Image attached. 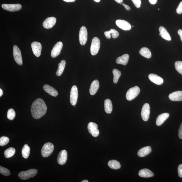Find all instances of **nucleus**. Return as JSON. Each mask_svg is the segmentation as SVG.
Returning <instances> with one entry per match:
<instances>
[{
  "label": "nucleus",
  "mask_w": 182,
  "mask_h": 182,
  "mask_svg": "<svg viewBox=\"0 0 182 182\" xmlns=\"http://www.w3.org/2000/svg\"><path fill=\"white\" fill-rule=\"evenodd\" d=\"M47 111V107L43 99L40 98L37 99L32 105L31 111L34 119H40L46 114Z\"/></svg>",
  "instance_id": "f257e3e1"
},
{
  "label": "nucleus",
  "mask_w": 182,
  "mask_h": 182,
  "mask_svg": "<svg viewBox=\"0 0 182 182\" xmlns=\"http://www.w3.org/2000/svg\"><path fill=\"white\" fill-rule=\"evenodd\" d=\"M38 173L36 169H31L25 171H22L18 174L20 178L22 180H27L31 178H33Z\"/></svg>",
  "instance_id": "f03ea898"
},
{
  "label": "nucleus",
  "mask_w": 182,
  "mask_h": 182,
  "mask_svg": "<svg viewBox=\"0 0 182 182\" xmlns=\"http://www.w3.org/2000/svg\"><path fill=\"white\" fill-rule=\"evenodd\" d=\"M54 149V146L50 142L47 143L44 145L41 150V154L43 157L50 156L52 154Z\"/></svg>",
  "instance_id": "7ed1b4c3"
},
{
  "label": "nucleus",
  "mask_w": 182,
  "mask_h": 182,
  "mask_svg": "<svg viewBox=\"0 0 182 182\" xmlns=\"http://www.w3.org/2000/svg\"><path fill=\"white\" fill-rule=\"evenodd\" d=\"M140 91V88L137 86L130 88L126 93L127 99L129 101L134 99L139 94Z\"/></svg>",
  "instance_id": "20e7f679"
},
{
  "label": "nucleus",
  "mask_w": 182,
  "mask_h": 182,
  "mask_svg": "<svg viewBox=\"0 0 182 182\" xmlns=\"http://www.w3.org/2000/svg\"><path fill=\"white\" fill-rule=\"evenodd\" d=\"M100 46V39L96 37L93 38L90 47V52L92 55H97L99 50Z\"/></svg>",
  "instance_id": "39448f33"
},
{
  "label": "nucleus",
  "mask_w": 182,
  "mask_h": 182,
  "mask_svg": "<svg viewBox=\"0 0 182 182\" xmlns=\"http://www.w3.org/2000/svg\"><path fill=\"white\" fill-rule=\"evenodd\" d=\"M13 54L15 60L19 65L23 64L21 54L20 50L16 45H14L13 48Z\"/></svg>",
  "instance_id": "423d86ee"
},
{
  "label": "nucleus",
  "mask_w": 182,
  "mask_h": 182,
  "mask_svg": "<svg viewBox=\"0 0 182 182\" xmlns=\"http://www.w3.org/2000/svg\"><path fill=\"white\" fill-rule=\"evenodd\" d=\"M78 96V88L77 86L74 85L71 88L70 95V101L72 105L75 106L77 104Z\"/></svg>",
  "instance_id": "0eeeda50"
},
{
  "label": "nucleus",
  "mask_w": 182,
  "mask_h": 182,
  "mask_svg": "<svg viewBox=\"0 0 182 182\" xmlns=\"http://www.w3.org/2000/svg\"><path fill=\"white\" fill-rule=\"evenodd\" d=\"M88 33L87 28L84 26L81 28L79 34V40L81 45H84L87 40Z\"/></svg>",
  "instance_id": "6e6552de"
},
{
  "label": "nucleus",
  "mask_w": 182,
  "mask_h": 182,
  "mask_svg": "<svg viewBox=\"0 0 182 182\" xmlns=\"http://www.w3.org/2000/svg\"><path fill=\"white\" fill-rule=\"evenodd\" d=\"M2 7L6 11L14 12L20 10L22 8V6L20 4H4L2 5Z\"/></svg>",
  "instance_id": "1a4fd4ad"
},
{
  "label": "nucleus",
  "mask_w": 182,
  "mask_h": 182,
  "mask_svg": "<svg viewBox=\"0 0 182 182\" xmlns=\"http://www.w3.org/2000/svg\"><path fill=\"white\" fill-rule=\"evenodd\" d=\"M98 128V125L94 122H90L88 124V131L93 137H97L99 136V131Z\"/></svg>",
  "instance_id": "9d476101"
},
{
  "label": "nucleus",
  "mask_w": 182,
  "mask_h": 182,
  "mask_svg": "<svg viewBox=\"0 0 182 182\" xmlns=\"http://www.w3.org/2000/svg\"><path fill=\"white\" fill-rule=\"evenodd\" d=\"M150 106L148 103L145 104L142 108L141 117L144 121L146 122L149 119L150 114Z\"/></svg>",
  "instance_id": "9b49d317"
},
{
  "label": "nucleus",
  "mask_w": 182,
  "mask_h": 182,
  "mask_svg": "<svg viewBox=\"0 0 182 182\" xmlns=\"http://www.w3.org/2000/svg\"><path fill=\"white\" fill-rule=\"evenodd\" d=\"M63 47L62 42L59 41L55 44L51 51V56L53 58H55L60 55Z\"/></svg>",
  "instance_id": "f8f14e48"
},
{
  "label": "nucleus",
  "mask_w": 182,
  "mask_h": 182,
  "mask_svg": "<svg viewBox=\"0 0 182 182\" xmlns=\"http://www.w3.org/2000/svg\"><path fill=\"white\" fill-rule=\"evenodd\" d=\"M31 47L34 55L37 57H40L42 50L41 44L37 41H34L32 43Z\"/></svg>",
  "instance_id": "ddd939ff"
},
{
  "label": "nucleus",
  "mask_w": 182,
  "mask_h": 182,
  "mask_svg": "<svg viewBox=\"0 0 182 182\" xmlns=\"http://www.w3.org/2000/svg\"><path fill=\"white\" fill-rule=\"evenodd\" d=\"M116 24L119 28L124 31H129L131 29V24L128 22L123 20H117Z\"/></svg>",
  "instance_id": "4468645a"
},
{
  "label": "nucleus",
  "mask_w": 182,
  "mask_h": 182,
  "mask_svg": "<svg viewBox=\"0 0 182 182\" xmlns=\"http://www.w3.org/2000/svg\"><path fill=\"white\" fill-rule=\"evenodd\" d=\"M56 19L55 17H50L46 19L43 22V25L46 29H50L55 25Z\"/></svg>",
  "instance_id": "2eb2a0df"
},
{
  "label": "nucleus",
  "mask_w": 182,
  "mask_h": 182,
  "mask_svg": "<svg viewBox=\"0 0 182 182\" xmlns=\"http://www.w3.org/2000/svg\"><path fill=\"white\" fill-rule=\"evenodd\" d=\"M67 152L65 150H62L59 153L57 158L58 164L63 165L67 160Z\"/></svg>",
  "instance_id": "dca6fc26"
},
{
  "label": "nucleus",
  "mask_w": 182,
  "mask_h": 182,
  "mask_svg": "<svg viewBox=\"0 0 182 182\" xmlns=\"http://www.w3.org/2000/svg\"><path fill=\"white\" fill-rule=\"evenodd\" d=\"M169 99L173 101H182V91H178L170 93Z\"/></svg>",
  "instance_id": "f3484780"
},
{
  "label": "nucleus",
  "mask_w": 182,
  "mask_h": 182,
  "mask_svg": "<svg viewBox=\"0 0 182 182\" xmlns=\"http://www.w3.org/2000/svg\"><path fill=\"white\" fill-rule=\"evenodd\" d=\"M149 79L151 82L156 84L157 85H160L162 84L164 82L163 78L160 77L159 76L154 74H151L149 76Z\"/></svg>",
  "instance_id": "a211bd4d"
},
{
  "label": "nucleus",
  "mask_w": 182,
  "mask_h": 182,
  "mask_svg": "<svg viewBox=\"0 0 182 182\" xmlns=\"http://www.w3.org/2000/svg\"><path fill=\"white\" fill-rule=\"evenodd\" d=\"M169 116L168 113H163L159 115L156 120V124L157 126H160L168 119Z\"/></svg>",
  "instance_id": "6ab92c4d"
},
{
  "label": "nucleus",
  "mask_w": 182,
  "mask_h": 182,
  "mask_svg": "<svg viewBox=\"0 0 182 182\" xmlns=\"http://www.w3.org/2000/svg\"><path fill=\"white\" fill-rule=\"evenodd\" d=\"M44 90L46 92L52 96L56 97L58 95V92L57 90L51 86L47 84L44 86Z\"/></svg>",
  "instance_id": "aec40b11"
},
{
  "label": "nucleus",
  "mask_w": 182,
  "mask_h": 182,
  "mask_svg": "<svg viewBox=\"0 0 182 182\" xmlns=\"http://www.w3.org/2000/svg\"><path fill=\"white\" fill-rule=\"evenodd\" d=\"M99 83L97 80L93 81L91 84L90 89V94L94 95L97 93L99 88Z\"/></svg>",
  "instance_id": "412c9836"
},
{
  "label": "nucleus",
  "mask_w": 182,
  "mask_h": 182,
  "mask_svg": "<svg viewBox=\"0 0 182 182\" xmlns=\"http://www.w3.org/2000/svg\"><path fill=\"white\" fill-rule=\"evenodd\" d=\"M151 152V146H147L140 149L138 152L137 154L139 157H144L148 155Z\"/></svg>",
  "instance_id": "4be33fe9"
},
{
  "label": "nucleus",
  "mask_w": 182,
  "mask_h": 182,
  "mask_svg": "<svg viewBox=\"0 0 182 182\" xmlns=\"http://www.w3.org/2000/svg\"><path fill=\"white\" fill-rule=\"evenodd\" d=\"M139 175L143 178H149L153 177L154 174L149 170L147 169H144L141 170L139 171Z\"/></svg>",
  "instance_id": "5701e85b"
},
{
  "label": "nucleus",
  "mask_w": 182,
  "mask_h": 182,
  "mask_svg": "<svg viewBox=\"0 0 182 182\" xmlns=\"http://www.w3.org/2000/svg\"><path fill=\"white\" fill-rule=\"evenodd\" d=\"M129 59V56L128 54H124L120 57L117 58L116 63L119 64L126 65Z\"/></svg>",
  "instance_id": "b1692460"
},
{
  "label": "nucleus",
  "mask_w": 182,
  "mask_h": 182,
  "mask_svg": "<svg viewBox=\"0 0 182 182\" xmlns=\"http://www.w3.org/2000/svg\"><path fill=\"white\" fill-rule=\"evenodd\" d=\"M159 34L162 38L167 41L171 40V36L165 28L163 26H160L159 28Z\"/></svg>",
  "instance_id": "393cba45"
},
{
  "label": "nucleus",
  "mask_w": 182,
  "mask_h": 182,
  "mask_svg": "<svg viewBox=\"0 0 182 182\" xmlns=\"http://www.w3.org/2000/svg\"><path fill=\"white\" fill-rule=\"evenodd\" d=\"M104 108L106 112L108 114H110L112 111L113 106L112 103L109 99H107L105 100Z\"/></svg>",
  "instance_id": "a878e982"
},
{
  "label": "nucleus",
  "mask_w": 182,
  "mask_h": 182,
  "mask_svg": "<svg viewBox=\"0 0 182 182\" xmlns=\"http://www.w3.org/2000/svg\"><path fill=\"white\" fill-rule=\"evenodd\" d=\"M139 53L142 56L147 58H150L151 57V51L146 47L142 48L139 51Z\"/></svg>",
  "instance_id": "bb28decb"
},
{
  "label": "nucleus",
  "mask_w": 182,
  "mask_h": 182,
  "mask_svg": "<svg viewBox=\"0 0 182 182\" xmlns=\"http://www.w3.org/2000/svg\"><path fill=\"white\" fill-rule=\"evenodd\" d=\"M108 164L110 168L113 169H119L121 167V165L119 162L113 159L109 161Z\"/></svg>",
  "instance_id": "cd10ccee"
},
{
  "label": "nucleus",
  "mask_w": 182,
  "mask_h": 182,
  "mask_svg": "<svg viewBox=\"0 0 182 182\" xmlns=\"http://www.w3.org/2000/svg\"><path fill=\"white\" fill-rule=\"evenodd\" d=\"M66 64V62L65 60H61L60 63L58 64V70L56 72V75L58 76H60L62 75L64 70Z\"/></svg>",
  "instance_id": "c85d7f7f"
},
{
  "label": "nucleus",
  "mask_w": 182,
  "mask_h": 182,
  "mask_svg": "<svg viewBox=\"0 0 182 182\" xmlns=\"http://www.w3.org/2000/svg\"><path fill=\"white\" fill-rule=\"evenodd\" d=\"M30 153V148L28 144H25L22 150V154L25 159L28 158Z\"/></svg>",
  "instance_id": "c756f323"
},
{
  "label": "nucleus",
  "mask_w": 182,
  "mask_h": 182,
  "mask_svg": "<svg viewBox=\"0 0 182 182\" xmlns=\"http://www.w3.org/2000/svg\"><path fill=\"white\" fill-rule=\"evenodd\" d=\"M16 150L15 149L12 147L7 149L4 152V156L7 158H9L13 157L15 154Z\"/></svg>",
  "instance_id": "7c9ffc66"
},
{
  "label": "nucleus",
  "mask_w": 182,
  "mask_h": 182,
  "mask_svg": "<svg viewBox=\"0 0 182 182\" xmlns=\"http://www.w3.org/2000/svg\"><path fill=\"white\" fill-rule=\"evenodd\" d=\"M112 72L113 74L114 75L113 82L114 83L116 84L118 82V81H119V78L121 75V72L116 69H114L113 70Z\"/></svg>",
  "instance_id": "2f4dec72"
},
{
  "label": "nucleus",
  "mask_w": 182,
  "mask_h": 182,
  "mask_svg": "<svg viewBox=\"0 0 182 182\" xmlns=\"http://www.w3.org/2000/svg\"><path fill=\"white\" fill-rule=\"evenodd\" d=\"M9 141L8 137L6 136H2L0 138V146H5Z\"/></svg>",
  "instance_id": "473e14b6"
},
{
  "label": "nucleus",
  "mask_w": 182,
  "mask_h": 182,
  "mask_svg": "<svg viewBox=\"0 0 182 182\" xmlns=\"http://www.w3.org/2000/svg\"><path fill=\"white\" fill-rule=\"evenodd\" d=\"M16 116V113L13 109H9L7 114V117L10 120H13Z\"/></svg>",
  "instance_id": "72a5a7b5"
},
{
  "label": "nucleus",
  "mask_w": 182,
  "mask_h": 182,
  "mask_svg": "<svg viewBox=\"0 0 182 182\" xmlns=\"http://www.w3.org/2000/svg\"><path fill=\"white\" fill-rule=\"evenodd\" d=\"M175 66L177 71L182 75V62L181 61H177L175 63Z\"/></svg>",
  "instance_id": "f704fd0d"
},
{
  "label": "nucleus",
  "mask_w": 182,
  "mask_h": 182,
  "mask_svg": "<svg viewBox=\"0 0 182 182\" xmlns=\"http://www.w3.org/2000/svg\"><path fill=\"white\" fill-rule=\"evenodd\" d=\"M0 173L5 176H9L10 175V171L9 170L1 166H0Z\"/></svg>",
  "instance_id": "c9c22d12"
},
{
  "label": "nucleus",
  "mask_w": 182,
  "mask_h": 182,
  "mask_svg": "<svg viewBox=\"0 0 182 182\" xmlns=\"http://www.w3.org/2000/svg\"><path fill=\"white\" fill-rule=\"evenodd\" d=\"M110 34H112V36L113 38H116L119 36V33L118 31L114 29H111L109 31Z\"/></svg>",
  "instance_id": "e433bc0d"
},
{
  "label": "nucleus",
  "mask_w": 182,
  "mask_h": 182,
  "mask_svg": "<svg viewBox=\"0 0 182 182\" xmlns=\"http://www.w3.org/2000/svg\"><path fill=\"white\" fill-rule=\"evenodd\" d=\"M135 6L137 8H139L141 6V0H132Z\"/></svg>",
  "instance_id": "4c0bfd02"
},
{
  "label": "nucleus",
  "mask_w": 182,
  "mask_h": 182,
  "mask_svg": "<svg viewBox=\"0 0 182 182\" xmlns=\"http://www.w3.org/2000/svg\"><path fill=\"white\" fill-rule=\"evenodd\" d=\"M176 11L177 13L179 14H182V1L179 3Z\"/></svg>",
  "instance_id": "58836bf2"
},
{
  "label": "nucleus",
  "mask_w": 182,
  "mask_h": 182,
  "mask_svg": "<svg viewBox=\"0 0 182 182\" xmlns=\"http://www.w3.org/2000/svg\"><path fill=\"white\" fill-rule=\"evenodd\" d=\"M178 173L179 176L182 178V164L179 165L178 167Z\"/></svg>",
  "instance_id": "ea45409f"
},
{
  "label": "nucleus",
  "mask_w": 182,
  "mask_h": 182,
  "mask_svg": "<svg viewBox=\"0 0 182 182\" xmlns=\"http://www.w3.org/2000/svg\"><path fill=\"white\" fill-rule=\"evenodd\" d=\"M178 136L181 139H182V122L180 125L178 131Z\"/></svg>",
  "instance_id": "a19ab883"
},
{
  "label": "nucleus",
  "mask_w": 182,
  "mask_h": 182,
  "mask_svg": "<svg viewBox=\"0 0 182 182\" xmlns=\"http://www.w3.org/2000/svg\"><path fill=\"white\" fill-rule=\"evenodd\" d=\"M104 34L106 38L108 39H110L111 37L109 31H105L104 33Z\"/></svg>",
  "instance_id": "79ce46f5"
},
{
  "label": "nucleus",
  "mask_w": 182,
  "mask_h": 182,
  "mask_svg": "<svg viewBox=\"0 0 182 182\" xmlns=\"http://www.w3.org/2000/svg\"><path fill=\"white\" fill-rule=\"evenodd\" d=\"M122 5L124 7V8L127 10L130 11V9H131L130 7L129 6L125 4L124 3L122 4Z\"/></svg>",
  "instance_id": "37998d69"
},
{
  "label": "nucleus",
  "mask_w": 182,
  "mask_h": 182,
  "mask_svg": "<svg viewBox=\"0 0 182 182\" xmlns=\"http://www.w3.org/2000/svg\"><path fill=\"white\" fill-rule=\"evenodd\" d=\"M178 33L179 34V35L180 37L181 40L182 41V29H179V30H178Z\"/></svg>",
  "instance_id": "c03bdc74"
},
{
  "label": "nucleus",
  "mask_w": 182,
  "mask_h": 182,
  "mask_svg": "<svg viewBox=\"0 0 182 182\" xmlns=\"http://www.w3.org/2000/svg\"><path fill=\"white\" fill-rule=\"evenodd\" d=\"M150 4H155L157 2V0H149Z\"/></svg>",
  "instance_id": "a18cd8bd"
},
{
  "label": "nucleus",
  "mask_w": 182,
  "mask_h": 182,
  "mask_svg": "<svg viewBox=\"0 0 182 182\" xmlns=\"http://www.w3.org/2000/svg\"><path fill=\"white\" fill-rule=\"evenodd\" d=\"M115 1L118 3L121 4L123 1V0H115Z\"/></svg>",
  "instance_id": "49530a36"
},
{
  "label": "nucleus",
  "mask_w": 182,
  "mask_h": 182,
  "mask_svg": "<svg viewBox=\"0 0 182 182\" xmlns=\"http://www.w3.org/2000/svg\"><path fill=\"white\" fill-rule=\"evenodd\" d=\"M63 1L66 2H74L76 0H63Z\"/></svg>",
  "instance_id": "de8ad7c7"
},
{
  "label": "nucleus",
  "mask_w": 182,
  "mask_h": 182,
  "mask_svg": "<svg viewBox=\"0 0 182 182\" xmlns=\"http://www.w3.org/2000/svg\"><path fill=\"white\" fill-rule=\"evenodd\" d=\"M3 95V91L1 89H0V97H1Z\"/></svg>",
  "instance_id": "09e8293b"
},
{
  "label": "nucleus",
  "mask_w": 182,
  "mask_h": 182,
  "mask_svg": "<svg viewBox=\"0 0 182 182\" xmlns=\"http://www.w3.org/2000/svg\"><path fill=\"white\" fill-rule=\"evenodd\" d=\"M93 1H95L96 2H99L100 0H93Z\"/></svg>",
  "instance_id": "8fccbe9b"
},
{
  "label": "nucleus",
  "mask_w": 182,
  "mask_h": 182,
  "mask_svg": "<svg viewBox=\"0 0 182 182\" xmlns=\"http://www.w3.org/2000/svg\"><path fill=\"white\" fill-rule=\"evenodd\" d=\"M81 182H88V181L87 180H84L81 181Z\"/></svg>",
  "instance_id": "3c124183"
}]
</instances>
